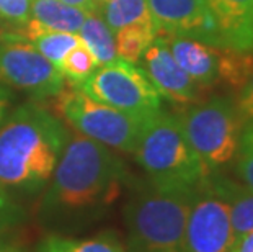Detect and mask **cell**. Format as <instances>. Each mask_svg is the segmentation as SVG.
Returning <instances> with one entry per match:
<instances>
[{
  "mask_svg": "<svg viewBox=\"0 0 253 252\" xmlns=\"http://www.w3.org/2000/svg\"><path fill=\"white\" fill-rule=\"evenodd\" d=\"M129 174L110 148L87 136L69 138L41 202L47 228L75 229L103 214L120 197Z\"/></svg>",
  "mask_w": 253,
  "mask_h": 252,
  "instance_id": "obj_1",
  "label": "cell"
},
{
  "mask_svg": "<svg viewBox=\"0 0 253 252\" xmlns=\"http://www.w3.org/2000/svg\"><path fill=\"white\" fill-rule=\"evenodd\" d=\"M69 131L44 106H18L0 123V187L36 192L51 180Z\"/></svg>",
  "mask_w": 253,
  "mask_h": 252,
  "instance_id": "obj_2",
  "label": "cell"
},
{
  "mask_svg": "<svg viewBox=\"0 0 253 252\" xmlns=\"http://www.w3.org/2000/svg\"><path fill=\"white\" fill-rule=\"evenodd\" d=\"M196 189L157 187L149 182L136 190L123 211L126 251L186 252V219Z\"/></svg>",
  "mask_w": 253,
  "mask_h": 252,
  "instance_id": "obj_3",
  "label": "cell"
},
{
  "mask_svg": "<svg viewBox=\"0 0 253 252\" xmlns=\"http://www.w3.org/2000/svg\"><path fill=\"white\" fill-rule=\"evenodd\" d=\"M132 154L157 187L196 189L209 175L188 143L178 115L162 110L144 123Z\"/></svg>",
  "mask_w": 253,
  "mask_h": 252,
  "instance_id": "obj_4",
  "label": "cell"
},
{
  "mask_svg": "<svg viewBox=\"0 0 253 252\" xmlns=\"http://www.w3.org/2000/svg\"><path fill=\"white\" fill-rule=\"evenodd\" d=\"M178 118L188 143L209 174L232 162L245 125L235 100L212 97L198 101Z\"/></svg>",
  "mask_w": 253,
  "mask_h": 252,
  "instance_id": "obj_5",
  "label": "cell"
},
{
  "mask_svg": "<svg viewBox=\"0 0 253 252\" xmlns=\"http://www.w3.org/2000/svg\"><path fill=\"white\" fill-rule=\"evenodd\" d=\"M54 97L56 115L79 131V135L121 152H134L144 123L149 120L100 103L75 85L64 87Z\"/></svg>",
  "mask_w": 253,
  "mask_h": 252,
  "instance_id": "obj_6",
  "label": "cell"
},
{
  "mask_svg": "<svg viewBox=\"0 0 253 252\" xmlns=\"http://www.w3.org/2000/svg\"><path fill=\"white\" fill-rule=\"evenodd\" d=\"M164 40L180 67L204 90L216 85L239 90L253 74V52L250 51L186 36H164Z\"/></svg>",
  "mask_w": 253,
  "mask_h": 252,
  "instance_id": "obj_7",
  "label": "cell"
},
{
  "mask_svg": "<svg viewBox=\"0 0 253 252\" xmlns=\"http://www.w3.org/2000/svg\"><path fill=\"white\" fill-rule=\"evenodd\" d=\"M77 89L100 103L142 120L162 110V97L144 69L120 57L98 67Z\"/></svg>",
  "mask_w": 253,
  "mask_h": 252,
  "instance_id": "obj_8",
  "label": "cell"
},
{
  "mask_svg": "<svg viewBox=\"0 0 253 252\" xmlns=\"http://www.w3.org/2000/svg\"><path fill=\"white\" fill-rule=\"evenodd\" d=\"M185 243L186 252H227L237 244L227 203L209 185L208 177L193 197Z\"/></svg>",
  "mask_w": 253,
  "mask_h": 252,
  "instance_id": "obj_9",
  "label": "cell"
},
{
  "mask_svg": "<svg viewBox=\"0 0 253 252\" xmlns=\"http://www.w3.org/2000/svg\"><path fill=\"white\" fill-rule=\"evenodd\" d=\"M0 84L46 99L64 89V77L31 43L8 41L0 45Z\"/></svg>",
  "mask_w": 253,
  "mask_h": 252,
  "instance_id": "obj_10",
  "label": "cell"
},
{
  "mask_svg": "<svg viewBox=\"0 0 253 252\" xmlns=\"http://www.w3.org/2000/svg\"><path fill=\"white\" fill-rule=\"evenodd\" d=\"M147 5L159 35L186 36L224 46L204 0H147Z\"/></svg>",
  "mask_w": 253,
  "mask_h": 252,
  "instance_id": "obj_11",
  "label": "cell"
},
{
  "mask_svg": "<svg viewBox=\"0 0 253 252\" xmlns=\"http://www.w3.org/2000/svg\"><path fill=\"white\" fill-rule=\"evenodd\" d=\"M139 62L160 97L175 105H193L201 100L204 89L180 67L164 36L157 35Z\"/></svg>",
  "mask_w": 253,
  "mask_h": 252,
  "instance_id": "obj_12",
  "label": "cell"
},
{
  "mask_svg": "<svg viewBox=\"0 0 253 252\" xmlns=\"http://www.w3.org/2000/svg\"><path fill=\"white\" fill-rule=\"evenodd\" d=\"M224 46L253 52V0H204Z\"/></svg>",
  "mask_w": 253,
  "mask_h": 252,
  "instance_id": "obj_13",
  "label": "cell"
},
{
  "mask_svg": "<svg viewBox=\"0 0 253 252\" xmlns=\"http://www.w3.org/2000/svg\"><path fill=\"white\" fill-rule=\"evenodd\" d=\"M209 185L227 203L235 243L253 231V190L220 175H208Z\"/></svg>",
  "mask_w": 253,
  "mask_h": 252,
  "instance_id": "obj_14",
  "label": "cell"
},
{
  "mask_svg": "<svg viewBox=\"0 0 253 252\" xmlns=\"http://www.w3.org/2000/svg\"><path fill=\"white\" fill-rule=\"evenodd\" d=\"M87 12L77 7L62 3L61 0H33L31 2V18L44 28L79 35Z\"/></svg>",
  "mask_w": 253,
  "mask_h": 252,
  "instance_id": "obj_15",
  "label": "cell"
},
{
  "mask_svg": "<svg viewBox=\"0 0 253 252\" xmlns=\"http://www.w3.org/2000/svg\"><path fill=\"white\" fill-rule=\"evenodd\" d=\"M79 38L93 54L96 64L106 66L118 59L115 33L105 23L98 12H90L85 15V20L79 30Z\"/></svg>",
  "mask_w": 253,
  "mask_h": 252,
  "instance_id": "obj_16",
  "label": "cell"
},
{
  "mask_svg": "<svg viewBox=\"0 0 253 252\" xmlns=\"http://www.w3.org/2000/svg\"><path fill=\"white\" fill-rule=\"evenodd\" d=\"M98 13L113 33L125 26L154 23L147 0H108Z\"/></svg>",
  "mask_w": 253,
  "mask_h": 252,
  "instance_id": "obj_17",
  "label": "cell"
},
{
  "mask_svg": "<svg viewBox=\"0 0 253 252\" xmlns=\"http://www.w3.org/2000/svg\"><path fill=\"white\" fill-rule=\"evenodd\" d=\"M38 252H127L113 234H100L91 239H71L51 234L38 246Z\"/></svg>",
  "mask_w": 253,
  "mask_h": 252,
  "instance_id": "obj_18",
  "label": "cell"
},
{
  "mask_svg": "<svg viewBox=\"0 0 253 252\" xmlns=\"http://www.w3.org/2000/svg\"><path fill=\"white\" fill-rule=\"evenodd\" d=\"M157 30L154 23L149 25H131L118 30L115 33L116 52L123 61L137 64L145 50L157 38Z\"/></svg>",
  "mask_w": 253,
  "mask_h": 252,
  "instance_id": "obj_19",
  "label": "cell"
},
{
  "mask_svg": "<svg viewBox=\"0 0 253 252\" xmlns=\"http://www.w3.org/2000/svg\"><path fill=\"white\" fill-rule=\"evenodd\" d=\"M96 67H98V64L84 43H80L79 46L69 51L57 66L62 77L67 79L75 87L85 82L96 71Z\"/></svg>",
  "mask_w": 253,
  "mask_h": 252,
  "instance_id": "obj_20",
  "label": "cell"
},
{
  "mask_svg": "<svg viewBox=\"0 0 253 252\" xmlns=\"http://www.w3.org/2000/svg\"><path fill=\"white\" fill-rule=\"evenodd\" d=\"M234 162L242 184L253 190V120L245 121Z\"/></svg>",
  "mask_w": 253,
  "mask_h": 252,
  "instance_id": "obj_21",
  "label": "cell"
},
{
  "mask_svg": "<svg viewBox=\"0 0 253 252\" xmlns=\"http://www.w3.org/2000/svg\"><path fill=\"white\" fill-rule=\"evenodd\" d=\"M33 0H0V26L18 28L31 20Z\"/></svg>",
  "mask_w": 253,
  "mask_h": 252,
  "instance_id": "obj_22",
  "label": "cell"
},
{
  "mask_svg": "<svg viewBox=\"0 0 253 252\" xmlns=\"http://www.w3.org/2000/svg\"><path fill=\"white\" fill-rule=\"evenodd\" d=\"M23 208L10 198L7 190L0 187V234L17 226L18 223L23 221Z\"/></svg>",
  "mask_w": 253,
  "mask_h": 252,
  "instance_id": "obj_23",
  "label": "cell"
},
{
  "mask_svg": "<svg viewBox=\"0 0 253 252\" xmlns=\"http://www.w3.org/2000/svg\"><path fill=\"white\" fill-rule=\"evenodd\" d=\"M237 106H239L242 116L245 121L253 120V74L249 80L237 90V97L234 99Z\"/></svg>",
  "mask_w": 253,
  "mask_h": 252,
  "instance_id": "obj_24",
  "label": "cell"
},
{
  "mask_svg": "<svg viewBox=\"0 0 253 252\" xmlns=\"http://www.w3.org/2000/svg\"><path fill=\"white\" fill-rule=\"evenodd\" d=\"M10 101H12V95H10L8 90L0 84V123L5 120V115H7V111H8Z\"/></svg>",
  "mask_w": 253,
  "mask_h": 252,
  "instance_id": "obj_25",
  "label": "cell"
},
{
  "mask_svg": "<svg viewBox=\"0 0 253 252\" xmlns=\"http://www.w3.org/2000/svg\"><path fill=\"white\" fill-rule=\"evenodd\" d=\"M62 3H67V5H71V7H77L80 10H84V12H96V8H95V3H93V0H61Z\"/></svg>",
  "mask_w": 253,
  "mask_h": 252,
  "instance_id": "obj_26",
  "label": "cell"
},
{
  "mask_svg": "<svg viewBox=\"0 0 253 252\" xmlns=\"http://www.w3.org/2000/svg\"><path fill=\"white\" fill-rule=\"evenodd\" d=\"M0 252H21V251H20L18 248H15V246L0 243Z\"/></svg>",
  "mask_w": 253,
  "mask_h": 252,
  "instance_id": "obj_27",
  "label": "cell"
},
{
  "mask_svg": "<svg viewBox=\"0 0 253 252\" xmlns=\"http://www.w3.org/2000/svg\"><path fill=\"white\" fill-rule=\"evenodd\" d=\"M108 2V0H93V3H95V8H96V12H98V10L103 7V5Z\"/></svg>",
  "mask_w": 253,
  "mask_h": 252,
  "instance_id": "obj_28",
  "label": "cell"
},
{
  "mask_svg": "<svg viewBox=\"0 0 253 252\" xmlns=\"http://www.w3.org/2000/svg\"><path fill=\"white\" fill-rule=\"evenodd\" d=\"M8 30H13V28H2V26H0V43L3 41V36H5V33H7Z\"/></svg>",
  "mask_w": 253,
  "mask_h": 252,
  "instance_id": "obj_29",
  "label": "cell"
},
{
  "mask_svg": "<svg viewBox=\"0 0 253 252\" xmlns=\"http://www.w3.org/2000/svg\"><path fill=\"white\" fill-rule=\"evenodd\" d=\"M227 252H237V251H235V248H234V249H230V251H227Z\"/></svg>",
  "mask_w": 253,
  "mask_h": 252,
  "instance_id": "obj_30",
  "label": "cell"
}]
</instances>
